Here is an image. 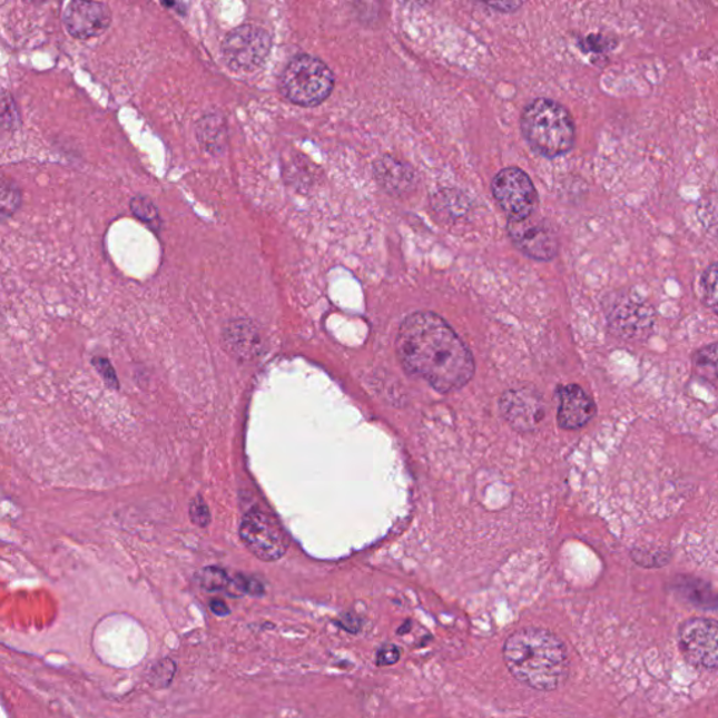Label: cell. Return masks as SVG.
<instances>
[{"mask_svg":"<svg viewBox=\"0 0 718 718\" xmlns=\"http://www.w3.org/2000/svg\"><path fill=\"white\" fill-rule=\"evenodd\" d=\"M131 210L135 217L142 220V223L154 224L159 220V209L153 199L148 197L138 196L132 198Z\"/></svg>","mask_w":718,"mask_h":718,"instance_id":"obj_20","label":"cell"},{"mask_svg":"<svg viewBox=\"0 0 718 718\" xmlns=\"http://www.w3.org/2000/svg\"><path fill=\"white\" fill-rule=\"evenodd\" d=\"M20 205V193L18 188L4 183L2 188V213L3 217L12 215Z\"/></svg>","mask_w":718,"mask_h":718,"instance_id":"obj_23","label":"cell"},{"mask_svg":"<svg viewBox=\"0 0 718 718\" xmlns=\"http://www.w3.org/2000/svg\"><path fill=\"white\" fill-rule=\"evenodd\" d=\"M493 194L511 220L531 217L538 205V193L531 177L518 167H509L495 176Z\"/></svg>","mask_w":718,"mask_h":718,"instance_id":"obj_6","label":"cell"},{"mask_svg":"<svg viewBox=\"0 0 718 718\" xmlns=\"http://www.w3.org/2000/svg\"><path fill=\"white\" fill-rule=\"evenodd\" d=\"M609 326L623 338H641L655 325V312L639 298L620 296L608 311Z\"/></svg>","mask_w":718,"mask_h":718,"instance_id":"obj_11","label":"cell"},{"mask_svg":"<svg viewBox=\"0 0 718 718\" xmlns=\"http://www.w3.org/2000/svg\"><path fill=\"white\" fill-rule=\"evenodd\" d=\"M29 2L42 3V2H47V0H29Z\"/></svg>","mask_w":718,"mask_h":718,"instance_id":"obj_29","label":"cell"},{"mask_svg":"<svg viewBox=\"0 0 718 718\" xmlns=\"http://www.w3.org/2000/svg\"><path fill=\"white\" fill-rule=\"evenodd\" d=\"M403 368L429 382L441 393H452L471 382L476 365L446 321L435 313L415 312L406 317L396 338Z\"/></svg>","mask_w":718,"mask_h":718,"instance_id":"obj_1","label":"cell"},{"mask_svg":"<svg viewBox=\"0 0 718 718\" xmlns=\"http://www.w3.org/2000/svg\"><path fill=\"white\" fill-rule=\"evenodd\" d=\"M399 658H401V649L396 646L387 645L377 651L376 663L381 667L393 666L399 661Z\"/></svg>","mask_w":718,"mask_h":718,"instance_id":"obj_25","label":"cell"},{"mask_svg":"<svg viewBox=\"0 0 718 718\" xmlns=\"http://www.w3.org/2000/svg\"><path fill=\"white\" fill-rule=\"evenodd\" d=\"M334 89V75L321 59L298 56L284 69L281 91L294 105L315 107L325 101Z\"/></svg>","mask_w":718,"mask_h":718,"instance_id":"obj_4","label":"cell"},{"mask_svg":"<svg viewBox=\"0 0 718 718\" xmlns=\"http://www.w3.org/2000/svg\"><path fill=\"white\" fill-rule=\"evenodd\" d=\"M190 520L194 525L207 528L210 523V512L207 502L201 495H197L190 504Z\"/></svg>","mask_w":718,"mask_h":718,"instance_id":"obj_22","label":"cell"},{"mask_svg":"<svg viewBox=\"0 0 718 718\" xmlns=\"http://www.w3.org/2000/svg\"><path fill=\"white\" fill-rule=\"evenodd\" d=\"M63 21L70 35L80 40H88L109 29L111 13L105 3L96 0H72L65 12Z\"/></svg>","mask_w":718,"mask_h":718,"instance_id":"obj_12","label":"cell"},{"mask_svg":"<svg viewBox=\"0 0 718 718\" xmlns=\"http://www.w3.org/2000/svg\"><path fill=\"white\" fill-rule=\"evenodd\" d=\"M240 539L248 552L263 561L283 559L288 550V537L273 517L260 510L248 511L240 523Z\"/></svg>","mask_w":718,"mask_h":718,"instance_id":"obj_5","label":"cell"},{"mask_svg":"<svg viewBox=\"0 0 718 718\" xmlns=\"http://www.w3.org/2000/svg\"><path fill=\"white\" fill-rule=\"evenodd\" d=\"M701 291L706 305L718 315V262L707 267L701 275Z\"/></svg>","mask_w":718,"mask_h":718,"instance_id":"obj_19","label":"cell"},{"mask_svg":"<svg viewBox=\"0 0 718 718\" xmlns=\"http://www.w3.org/2000/svg\"><path fill=\"white\" fill-rule=\"evenodd\" d=\"M694 370L701 380L718 386V343L706 345L694 354Z\"/></svg>","mask_w":718,"mask_h":718,"instance_id":"obj_16","label":"cell"},{"mask_svg":"<svg viewBox=\"0 0 718 718\" xmlns=\"http://www.w3.org/2000/svg\"><path fill=\"white\" fill-rule=\"evenodd\" d=\"M226 350L239 360H252L260 354L262 336L255 323L247 318H236L224 328Z\"/></svg>","mask_w":718,"mask_h":718,"instance_id":"obj_14","label":"cell"},{"mask_svg":"<svg viewBox=\"0 0 718 718\" xmlns=\"http://www.w3.org/2000/svg\"><path fill=\"white\" fill-rule=\"evenodd\" d=\"M199 139H201L204 148H207L210 154L217 153V150L223 149V124H218L217 118L215 117H210L207 118V120L201 121V128H199Z\"/></svg>","mask_w":718,"mask_h":718,"instance_id":"obj_17","label":"cell"},{"mask_svg":"<svg viewBox=\"0 0 718 718\" xmlns=\"http://www.w3.org/2000/svg\"><path fill=\"white\" fill-rule=\"evenodd\" d=\"M521 129L532 149L547 158H558L574 147V121L558 101L538 99L529 102L522 112Z\"/></svg>","mask_w":718,"mask_h":718,"instance_id":"obj_3","label":"cell"},{"mask_svg":"<svg viewBox=\"0 0 718 718\" xmlns=\"http://www.w3.org/2000/svg\"><path fill=\"white\" fill-rule=\"evenodd\" d=\"M176 673V663L171 660H164L158 663L150 672L149 682L155 688H166L171 683Z\"/></svg>","mask_w":718,"mask_h":718,"instance_id":"obj_21","label":"cell"},{"mask_svg":"<svg viewBox=\"0 0 718 718\" xmlns=\"http://www.w3.org/2000/svg\"><path fill=\"white\" fill-rule=\"evenodd\" d=\"M377 180L386 188L387 191L393 194H402L407 191L412 183V170L401 161L392 158H385L377 161L375 166Z\"/></svg>","mask_w":718,"mask_h":718,"instance_id":"obj_15","label":"cell"},{"mask_svg":"<svg viewBox=\"0 0 718 718\" xmlns=\"http://www.w3.org/2000/svg\"><path fill=\"white\" fill-rule=\"evenodd\" d=\"M272 50V37L262 27H237L224 41L226 63L236 70H255L266 61Z\"/></svg>","mask_w":718,"mask_h":718,"instance_id":"obj_8","label":"cell"},{"mask_svg":"<svg viewBox=\"0 0 718 718\" xmlns=\"http://www.w3.org/2000/svg\"><path fill=\"white\" fill-rule=\"evenodd\" d=\"M209 608L215 614H217V617H226V614L230 613L228 604H226L223 599H214V601L210 602Z\"/></svg>","mask_w":718,"mask_h":718,"instance_id":"obj_27","label":"cell"},{"mask_svg":"<svg viewBox=\"0 0 718 718\" xmlns=\"http://www.w3.org/2000/svg\"><path fill=\"white\" fill-rule=\"evenodd\" d=\"M558 421L561 429L579 430L587 425L597 413L596 403L590 394L579 385L559 387Z\"/></svg>","mask_w":718,"mask_h":718,"instance_id":"obj_13","label":"cell"},{"mask_svg":"<svg viewBox=\"0 0 718 718\" xmlns=\"http://www.w3.org/2000/svg\"><path fill=\"white\" fill-rule=\"evenodd\" d=\"M97 371L100 372V375L105 377L107 385L110 387H118V381L115 368H112L109 361L105 358H95L94 361Z\"/></svg>","mask_w":718,"mask_h":718,"instance_id":"obj_26","label":"cell"},{"mask_svg":"<svg viewBox=\"0 0 718 718\" xmlns=\"http://www.w3.org/2000/svg\"><path fill=\"white\" fill-rule=\"evenodd\" d=\"M504 662L518 682L552 692L569 678L570 660L564 642L552 631L542 628H522L505 641Z\"/></svg>","mask_w":718,"mask_h":718,"instance_id":"obj_2","label":"cell"},{"mask_svg":"<svg viewBox=\"0 0 718 718\" xmlns=\"http://www.w3.org/2000/svg\"><path fill=\"white\" fill-rule=\"evenodd\" d=\"M679 646L685 660L694 667L717 671L718 622L706 618L687 620L679 630Z\"/></svg>","mask_w":718,"mask_h":718,"instance_id":"obj_7","label":"cell"},{"mask_svg":"<svg viewBox=\"0 0 718 718\" xmlns=\"http://www.w3.org/2000/svg\"><path fill=\"white\" fill-rule=\"evenodd\" d=\"M509 234L523 255L539 262H549L558 255L559 239L552 225L531 217L510 220Z\"/></svg>","mask_w":718,"mask_h":718,"instance_id":"obj_9","label":"cell"},{"mask_svg":"<svg viewBox=\"0 0 718 718\" xmlns=\"http://www.w3.org/2000/svg\"><path fill=\"white\" fill-rule=\"evenodd\" d=\"M403 4L412 8H423L425 4H429L431 0H401Z\"/></svg>","mask_w":718,"mask_h":718,"instance_id":"obj_28","label":"cell"},{"mask_svg":"<svg viewBox=\"0 0 718 718\" xmlns=\"http://www.w3.org/2000/svg\"><path fill=\"white\" fill-rule=\"evenodd\" d=\"M478 2L496 10V12L512 13L517 12V10L522 7L525 0H478Z\"/></svg>","mask_w":718,"mask_h":718,"instance_id":"obj_24","label":"cell"},{"mask_svg":"<svg viewBox=\"0 0 718 718\" xmlns=\"http://www.w3.org/2000/svg\"><path fill=\"white\" fill-rule=\"evenodd\" d=\"M197 581L199 587L204 588L205 591L218 592L226 591L230 582V577L228 572L219 567H205L201 571H198Z\"/></svg>","mask_w":718,"mask_h":718,"instance_id":"obj_18","label":"cell"},{"mask_svg":"<svg viewBox=\"0 0 718 718\" xmlns=\"http://www.w3.org/2000/svg\"><path fill=\"white\" fill-rule=\"evenodd\" d=\"M500 412L518 433H532L544 419V403L532 387L511 388L500 399Z\"/></svg>","mask_w":718,"mask_h":718,"instance_id":"obj_10","label":"cell"}]
</instances>
